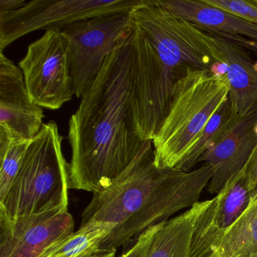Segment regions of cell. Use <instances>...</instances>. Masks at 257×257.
<instances>
[{"label":"cell","instance_id":"18","mask_svg":"<svg viewBox=\"0 0 257 257\" xmlns=\"http://www.w3.org/2000/svg\"><path fill=\"white\" fill-rule=\"evenodd\" d=\"M113 225L91 222L55 243L40 257H82L100 251V245L110 234Z\"/></svg>","mask_w":257,"mask_h":257},{"label":"cell","instance_id":"19","mask_svg":"<svg viewBox=\"0 0 257 257\" xmlns=\"http://www.w3.org/2000/svg\"><path fill=\"white\" fill-rule=\"evenodd\" d=\"M240 118L241 117L237 115L233 110L228 98L206 124L190 151L177 169L183 171H190L198 164L201 156L227 132H229Z\"/></svg>","mask_w":257,"mask_h":257},{"label":"cell","instance_id":"21","mask_svg":"<svg viewBox=\"0 0 257 257\" xmlns=\"http://www.w3.org/2000/svg\"><path fill=\"white\" fill-rule=\"evenodd\" d=\"M203 2L257 25V0H203Z\"/></svg>","mask_w":257,"mask_h":257},{"label":"cell","instance_id":"4","mask_svg":"<svg viewBox=\"0 0 257 257\" xmlns=\"http://www.w3.org/2000/svg\"><path fill=\"white\" fill-rule=\"evenodd\" d=\"M63 137L55 121L43 124L31 141L20 171L0 213L10 217L68 210L70 163L63 153Z\"/></svg>","mask_w":257,"mask_h":257},{"label":"cell","instance_id":"13","mask_svg":"<svg viewBox=\"0 0 257 257\" xmlns=\"http://www.w3.org/2000/svg\"><path fill=\"white\" fill-rule=\"evenodd\" d=\"M203 31L212 58L228 67V100L233 110L242 118L257 116V72L247 51Z\"/></svg>","mask_w":257,"mask_h":257},{"label":"cell","instance_id":"6","mask_svg":"<svg viewBox=\"0 0 257 257\" xmlns=\"http://www.w3.org/2000/svg\"><path fill=\"white\" fill-rule=\"evenodd\" d=\"M130 16L177 79L186 67L210 70L216 62L204 31L164 7L160 0H144L130 12Z\"/></svg>","mask_w":257,"mask_h":257},{"label":"cell","instance_id":"14","mask_svg":"<svg viewBox=\"0 0 257 257\" xmlns=\"http://www.w3.org/2000/svg\"><path fill=\"white\" fill-rule=\"evenodd\" d=\"M257 116L240 118L237 124L200 158L198 163L210 165L213 176L207 186L217 194L227 182L247 164L257 145Z\"/></svg>","mask_w":257,"mask_h":257},{"label":"cell","instance_id":"12","mask_svg":"<svg viewBox=\"0 0 257 257\" xmlns=\"http://www.w3.org/2000/svg\"><path fill=\"white\" fill-rule=\"evenodd\" d=\"M44 114L28 94L23 73L0 52V129L32 141L41 131Z\"/></svg>","mask_w":257,"mask_h":257},{"label":"cell","instance_id":"26","mask_svg":"<svg viewBox=\"0 0 257 257\" xmlns=\"http://www.w3.org/2000/svg\"><path fill=\"white\" fill-rule=\"evenodd\" d=\"M116 250H100L82 257H115Z\"/></svg>","mask_w":257,"mask_h":257},{"label":"cell","instance_id":"9","mask_svg":"<svg viewBox=\"0 0 257 257\" xmlns=\"http://www.w3.org/2000/svg\"><path fill=\"white\" fill-rule=\"evenodd\" d=\"M130 13L96 16L61 30L70 44L75 95L82 97L100 73L108 55L128 35Z\"/></svg>","mask_w":257,"mask_h":257},{"label":"cell","instance_id":"8","mask_svg":"<svg viewBox=\"0 0 257 257\" xmlns=\"http://www.w3.org/2000/svg\"><path fill=\"white\" fill-rule=\"evenodd\" d=\"M33 101L56 110L75 95L70 44L61 31L52 30L31 43L19 62Z\"/></svg>","mask_w":257,"mask_h":257},{"label":"cell","instance_id":"29","mask_svg":"<svg viewBox=\"0 0 257 257\" xmlns=\"http://www.w3.org/2000/svg\"><path fill=\"white\" fill-rule=\"evenodd\" d=\"M255 257H257V255H256V256H255Z\"/></svg>","mask_w":257,"mask_h":257},{"label":"cell","instance_id":"28","mask_svg":"<svg viewBox=\"0 0 257 257\" xmlns=\"http://www.w3.org/2000/svg\"><path fill=\"white\" fill-rule=\"evenodd\" d=\"M254 69H255V71L257 72V61L255 63V64H254Z\"/></svg>","mask_w":257,"mask_h":257},{"label":"cell","instance_id":"2","mask_svg":"<svg viewBox=\"0 0 257 257\" xmlns=\"http://www.w3.org/2000/svg\"><path fill=\"white\" fill-rule=\"evenodd\" d=\"M212 176L213 168L207 165L189 171L159 168L153 141H149L118 180L93 195L81 225L112 223L113 228L100 249L116 250L150 227L195 205Z\"/></svg>","mask_w":257,"mask_h":257},{"label":"cell","instance_id":"7","mask_svg":"<svg viewBox=\"0 0 257 257\" xmlns=\"http://www.w3.org/2000/svg\"><path fill=\"white\" fill-rule=\"evenodd\" d=\"M144 0H31L19 10L0 14V52L34 31H61L96 16L129 13Z\"/></svg>","mask_w":257,"mask_h":257},{"label":"cell","instance_id":"25","mask_svg":"<svg viewBox=\"0 0 257 257\" xmlns=\"http://www.w3.org/2000/svg\"><path fill=\"white\" fill-rule=\"evenodd\" d=\"M210 71L216 76H226L227 72H228V67H227L226 64H223V63L216 61V62L213 63V65L210 67Z\"/></svg>","mask_w":257,"mask_h":257},{"label":"cell","instance_id":"22","mask_svg":"<svg viewBox=\"0 0 257 257\" xmlns=\"http://www.w3.org/2000/svg\"><path fill=\"white\" fill-rule=\"evenodd\" d=\"M162 222L150 227L136 239L135 244L119 257H147L155 234L162 225Z\"/></svg>","mask_w":257,"mask_h":257},{"label":"cell","instance_id":"24","mask_svg":"<svg viewBox=\"0 0 257 257\" xmlns=\"http://www.w3.org/2000/svg\"><path fill=\"white\" fill-rule=\"evenodd\" d=\"M26 3V0H0V14L19 10Z\"/></svg>","mask_w":257,"mask_h":257},{"label":"cell","instance_id":"15","mask_svg":"<svg viewBox=\"0 0 257 257\" xmlns=\"http://www.w3.org/2000/svg\"><path fill=\"white\" fill-rule=\"evenodd\" d=\"M161 4L204 31L240 36L257 42V25L210 7L203 0H160Z\"/></svg>","mask_w":257,"mask_h":257},{"label":"cell","instance_id":"1","mask_svg":"<svg viewBox=\"0 0 257 257\" xmlns=\"http://www.w3.org/2000/svg\"><path fill=\"white\" fill-rule=\"evenodd\" d=\"M131 31L108 55L69 122L70 189L98 193L150 141L138 135L132 107Z\"/></svg>","mask_w":257,"mask_h":257},{"label":"cell","instance_id":"5","mask_svg":"<svg viewBox=\"0 0 257 257\" xmlns=\"http://www.w3.org/2000/svg\"><path fill=\"white\" fill-rule=\"evenodd\" d=\"M132 21V19H131ZM132 107L137 132L152 141L169 112L176 75L164 64L153 43L132 22Z\"/></svg>","mask_w":257,"mask_h":257},{"label":"cell","instance_id":"11","mask_svg":"<svg viewBox=\"0 0 257 257\" xmlns=\"http://www.w3.org/2000/svg\"><path fill=\"white\" fill-rule=\"evenodd\" d=\"M246 165L212 198L195 222L190 257H209L213 246L250 204Z\"/></svg>","mask_w":257,"mask_h":257},{"label":"cell","instance_id":"23","mask_svg":"<svg viewBox=\"0 0 257 257\" xmlns=\"http://www.w3.org/2000/svg\"><path fill=\"white\" fill-rule=\"evenodd\" d=\"M257 134V124L255 126ZM246 177L250 192L257 185V145L246 165Z\"/></svg>","mask_w":257,"mask_h":257},{"label":"cell","instance_id":"27","mask_svg":"<svg viewBox=\"0 0 257 257\" xmlns=\"http://www.w3.org/2000/svg\"><path fill=\"white\" fill-rule=\"evenodd\" d=\"M257 199V185L255 186V187L254 188L253 190L251 192V203L254 202L255 200Z\"/></svg>","mask_w":257,"mask_h":257},{"label":"cell","instance_id":"10","mask_svg":"<svg viewBox=\"0 0 257 257\" xmlns=\"http://www.w3.org/2000/svg\"><path fill=\"white\" fill-rule=\"evenodd\" d=\"M73 232L74 220L68 210L16 217L0 213V257H40Z\"/></svg>","mask_w":257,"mask_h":257},{"label":"cell","instance_id":"3","mask_svg":"<svg viewBox=\"0 0 257 257\" xmlns=\"http://www.w3.org/2000/svg\"><path fill=\"white\" fill-rule=\"evenodd\" d=\"M228 92L226 76L185 69L173 88L168 115L153 140L156 166L178 168L206 124L228 100Z\"/></svg>","mask_w":257,"mask_h":257},{"label":"cell","instance_id":"20","mask_svg":"<svg viewBox=\"0 0 257 257\" xmlns=\"http://www.w3.org/2000/svg\"><path fill=\"white\" fill-rule=\"evenodd\" d=\"M31 141L14 138L0 129V202L14 183Z\"/></svg>","mask_w":257,"mask_h":257},{"label":"cell","instance_id":"17","mask_svg":"<svg viewBox=\"0 0 257 257\" xmlns=\"http://www.w3.org/2000/svg\"><path fill=\"white\" fill-rule=\"evenodd\" d=\"M257 255V199L213 246L209 257Z\"/></svg>","mask_w":257,"mask_h":257},{"label":"cell","instance_id":"16","mask_svg":"<svg viewBox=\"0 0 257 257\" xmlns=\"http://www.w3.org/2000/svg\"><path fill=\"white\" fill-rule=\"evenodd\" d=\"M211 202L198 201L181 214L163 221L147 257H190L195 222Z\"/></svg>","mask_w":257,"mask_h":257}]
</instances>
